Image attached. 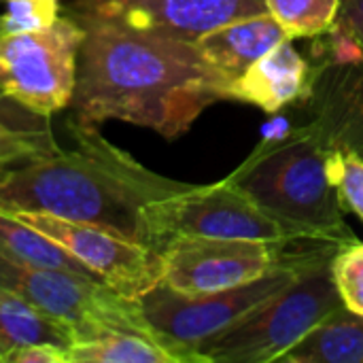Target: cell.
<instances>
[{
  "mask_svg": "<svg viewBox=\"0 0 363 363\" xmlns=\"http://www.w3.org/2000/svg\"><path fill=\"white\" fill-rule=\"evenodd\" d=\"M77 21L85 34L70 125L98 130L117 119L177 138L204 108L230 100V83L204 62L194 43L102 19Z\"/></svg>",
  "mask_w": 363,
  "mask_h": 363,
  "instance_id": "6da1fadb",
  "label": "cell"
},
{
  "mask_svg": "<svg viewBox=\"0 0 363 363\" xmlns=\"http://www.w3.org/2000/svg\"><path fill=\"white\" fill-rule=\"evenodd\" d=\"M70 130L72 149L0 166V208L91 223L147 247L145 208L191 185L149 170L98 130Z\"/></svg>",
  "mask_w": 363,
  "mask_h": 363,
  "instance_id": "7a4b0ae2",
  "label": "cell"
},
{
  "mask_svg": "<svg viewBox=\"0 0 363 363\" xmlns=\"http://www.w3.org/2000/svg\"><path fill=\"white\" fill-rule=\"evenodd\" d=\"M332 153L319 130L306 123L262 140L228 179L304 240L347 247L357 238L332 179Z\"/></svg>",
  "mask_w": 363,
  "mask_h": 363,
  "instance_id": "3957f363",
  "label": "cell"
},
{
  "mask_svg": "<svg viewBox=\"0 0 363 363\" xmlns=\"http://www.w3.org/2000/svg\"><path fill=\"white\" fill-rule=\"evenodd\" d=\"M342 247L330 245L315 255L279 294L245 319L200 345V363L279 362L325 317L345 306L334 277V257Z\"/></svg>",
  "mask_w": 363,
  "mask_h": 363,
  "instance_id": "277c9868",
  "label": "cell"
},
{
  "mask_svg": "<svg viewBox=\"0 0 363 363\" xmlns=\"http://www.w3.org/2000/svg\"><path fill=\"white\" fill-rule=\"evenodd\" d=\"M325 247H330V242H311L264 277L217 294L185 296L162 281L147 291L138 304L155 338L177 357V362L200 363L198 349L202 342L232 328L262 302L285 289Z\"/></svg>",
  "mask_w": 363,
  "mask_h": 363,
  "instance_id": "5b68a950",
  "label": "cell"
},
{
  "mask_svg": "<svg viewBox=\"0 0 363 363\" xmlns=\"http://www.w3.org/2000/svg\"><path fill=\"white\" fill-rule=\"evenodd\" d=\"M0 285L70 328L77 345L106 334H138L157 340L138 300L119 296L98 279L23 266L0 255Z\"/></svg>",
  "mask_w": 363,
  "mask_h": 363,
  "instance_id": "8992f818",
  "label": "cell"
},
{
  "mask_svg": "<svg viewBox=\"0 0 363 363\" xmlns=\"http://www.w3.org/2000/svg\"><path fill=\"white\" fill-rule=\"evenodd\" d=\"M147 247L162 251L172 238H225L291 245L304 238L257 206L228 177L213 185H191L145 208Z\"/></svg>",
  "mask_w": 363,
  "mask_h": 363,
  "instance_id": "52a82bcc",
  "label": "cell"
},
{
  "mask_svg": "<svg viewBox=\"0 0 363 363\" xmlns=\"http://www.w3.org/2000/svg\"><path fill=\"white\" fill-rule=\"evenodd\" d=\"M83 34V26L68 13L45 30L0 34V89L43 117L68 108Z\"/></svg>",
  "mask_w": 363,
  "mask_h": 363,
  "instance_id": "ba28073f",
  "label": "cell"
},
{
  "mask_svg": "<svg viewBox=\"0 0 363 363\" xmlns=\"http://www.w3.org/2000/svg\"><path fill=\"white\" fill-rule=\"evenodd\" d=\"M315 240L291 245L225 238H172L160 251L164 283L185 296H204L251 283Z\"/></svg>",
  "mask_w": 363,
  "mask_h": 363,
  "instance_id": "9c48e42d",
  "label": "cell"
},
{
  "mask_svg": "<svg viewBox=\"0 0 363 363\" xmlns=\"http://www.w3.org/2000/svg\"><path fill=\"white\" fill-rule=\"evenodd\" d=\"M23 223L53 238L104 285L128 300H140L164 281V259L157 251L91 223L68 221L49 213H13Z\"/></svg>",
  "mask_w": 363,
  "mask_h": 363,
  "instance_id": "30bf717a",
  "label": "cell"
},
{
  "mask_svg": "<svg viewBox=\"0 0 363 363\" xmlns=\"http://www.w3.org/2000/svg\"><path fill=\"white\" fill-rule=\"evenodd\" d=\"M74 19H102L183 43L230 21L268 13L266 0H64Z\"/></svg>",
  "mask_w": 363,
  "mask_h": 363,
  "instance_id": "8fae6325",
  "label": "cell"
},
{
  "mask_svg": "<svg viewBox=\"0 0 363 363\" xmlns=\"http://www.w3.org/2000/svg\"><path fill=\"white\" fill-rule=\"evenodd\" d=\"M311 94V123L332 149H351L363 157V57L317 60Z\"/></svg>",
  "mask_w": 363,
  "mask_h": 363,
  "instance_id": "7c38bea8",
  "label": "cell"
},
{
  "mask_svg": "<svg viewBox=\"0 0 363 363\" xmlns=\"http://www.w3.org/2000/svg\"><path fill=\"white\" fill-rule=\"evenodd\" d=\"M313 79L315 66L306 62L291 45V38H287L232 81L230 100H240L259 106L266 113H277L296 100H306Z\"/></svg>",
  "mask_w": 363,
  "mask_h": 363,
  "instance_id": "4fadbf2b",
  "label": "cell"
},
{
  "mask_svg": "<svg viewBox=\"0 0 363 363\" xmlns=\"http://www.w3.org/2000/svg\"><path fill=\"white\" fill-rule=\"evenodd\" d=\"M287 38V30L270 13H264L219 26L204 34L196 47L204 62L232 85L251 64Z\"/></svg>",
  "mask_w": 363,
  "mask_h": 363,
  "instance_id": "5bb4252c",
  "label": "cell"
},
{
  "mask_svg": "<svg viewBox=\"0 0 363 363\" xmlns=\"http://www.w3.org/2000/svg\"><path fill=\"white\" fill-rule=\"evenodd\" d=\"M279 362L363 363V315L340 306L313 328Z\"/></svg>",
  "mask_w": 363,
  "mask_h": 363,
  "instance_id": "9a60e30c",
  "label": "cell"
},
{
  "mask_svg": "<svg viewBox=\"0 0 363 363\" xmlns=\"http://www.w3.org/2000/svg\"><path fill=\"white\" fill-rule=\"evenodd\" d=\"M36 342H47L70 351L77 345V338L70 328L51 319L26 298L0 285V363L9 351Z\"/></svg>",
  "mask_w": 363,
  "mask_h": 363,
  "instance_id": "2e32d148",
  "label": "cell"
},
{
  "mask_svg": "<svg viewBox=\"0 0 363 363\" xmlns=\"http://www.w3.org/2000/svg\"><path fill=\"white\" fill-rule=\"evenodd\" d=\"M0 255L23 266L64 270V272L98 279L53 238L23 223L21 219H17L13 213L4 208H0Z\"/></svg>",
  "mask_w": 363,
  "mask_h": 363,
  "instance_id": "e0dca14e",
  "label": "cell"
},
{
  "mask_svg": "<svg viewBox=\"0 0 363 363\" xmlns=\"http://www.w3.org/2000/svg\"><path fill=\"white\" fill-rule=\"evenodd\" d=\"M70 363H179L157 340L138 334H106L70 349Z\"/></svg>",
  "mask_w": 363,
  "mask_h": 363,
  "instance_id": "ac0fdd59",
  "label": "cell"
},
{
  "mask_svg": "<svg viewBox=\"0 0 363 363\" xmlns=\"http://www.w3.org/2000/svg\"><path fill=\"white\" fill-rule=\"evenodd\" d=\"M266 6L291 40L323 36L338 13V0H266Z\"/></svg>",
  "mask_w": 363,
  "mask_h": 363,
  "instance_id": "d6986e66",
  "label": "cell"
},
{
  "mask_svg": "<svg viewBox=\"0 0 363 363\" xmlns=\"http://www.w3.org/2000/svg\"><path fill=\"white\" fill-rule=\"evenodd\" d=\"M0 15V34H23L49 28L62 9V0H4Z\"/></svg>",
  "mask_w": 363,
  "mask_h": 363,
  "instance_id": "ffe728a7",
  "label": "cell"
},
{
  "mask_svg": "<svg viewBox=\"0 0 363 363\" xmlns=\"http://www.w3.org/2000/svg\"><path fill=\"white\" fill-rule=\"evenodd\" d=\"M332 179L342 206L363 221V157L351 149H334Z\"/></svg>",
  "mask_w": 363,
  "mask_h": 363,
  "instance_id": "44dd1931",
  "label": "cell"
},
{
  "mask_svg": "<svg viewBox=\"0 0 363 363\" xmlns=\"http://www.w3.org/2000/svg\"><path fill=\"white\" fill-rule=\"evenodd\" d=\"M334 277L345 306L363 315V242H351L336 253Z\"/></svg>",
  "mask_w": 363,
  "mask_h": 363,
  "instance_id": "7402d4cb",
  "label": "cell"
},
{
  "mask_svg": "<svg viewBox=\"0 0 363 363\" xmlns=\"http://www.w3.org/2000/svg\"><path fill=\"white\" fill-rule=\"evenodd\" d=\"M55 138L47 136H32L19 130H13L0 121V166L17 164L23 160H30L40 153L55 151Z\"/></svg>",
  "mask_w": 363,
  "mask_h": 363,
  "instance_id": "603a6c76",
  "label": "cell"
},
{
  "mask_svg": "<svg viewBox=\"0 0 363 363\" xmlns=\"http://www.w3.org/2000/svg\"><path fill=\"white\" fill-rule=\"evenodd\" d=\"M0 121L13 130L32 134V136H47L53 138L51 128H49V117L36 115L30 108L21 106L17 100L9 98L2 89H0Z\"/></svg>",
  "mask_w": 363,
  "mask_h": 363,
  "instance_id": "cb8c5ba5",
  "label": "cell"
},
{
  "mask_svg": "<svg viewBox=\"0 0 363 363\" xmlns=\"http://www.w3.org/2000/svg\"><path fill=\"white\" fill-rule=\"evenodd\" d=\"M328 32L355 45L363 55V0H338V13Z\"/></svg>",
  "mask_w": 363,
  "mask_h": 363,
  "instance_id": "d4e9b609",
  "label": "cell"
},
{
  "mask_svg": "<svg viewBox=\"0 0 363 363\" xmlns=\"http://www.w3.org/2000/svg\"><path fill=\"white\" fill-rule=\"evenodd\" d=\"M2 363H70V351L55 345L36 342L9 351L2 357Z\"/></svg>",
  "mask_w": 363,
  "mask_h": 363,
  "instance_id": "484cf974",
  "label": "cell"
}]
</instances>
